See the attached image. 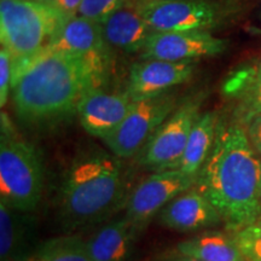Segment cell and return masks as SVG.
Segmentation results:
<instances>
[{"label":"cell","instance_id":"obj_5","mask_svg":"<svg viewBox=\"0 0 261 261\" xmlns=\"http://www.w3.org/2000/svg\"><path fill=\"white\" fill-rule=\"evenodd\" d=\"M70 16L45 0H0V41L14 62L32 58Z\"/></svg>","mask_w":261,"mask_h":261},{"label":"cell","instance_id":"obj_15","mask_svg":"<svg viewBox=\"0 0 261 261\" xmlns=\"http://www.w3.org/2000/svg\"><path fill=\"white\" fill-rule=\"evenodd\" d=\"M38 247L34 213L0 203V261H31Z\"/></svg>","mask_w":261,"mask_h":261},{"label":"cell","instance_id":"obj_13","mask_svg":"<svg viewBox=\"0 0 261 261\" xmlns=\"http://www.w3.org/2000/svg\"><path fill=\"white\" fill-rule=\"evenodd\" d=\"M155 220L163 227L182 233L202 232L223 224L220 214L196 185L169 202Z\"/></svg>","mask_w":261,"mask_h":261},{"label":"cell","instance_id":"obj_16","mask_svg":"<svg viewBox=\"0 0 261 261\" xmlns=\"http://www.w3.org/2000/svg\"><path fill=\"white\" fill-rule=\"evenodd\" d=\"M107 44L103 37L102 25L75 15L70 16L58 31L52 35L48 42L38 55L54 54V52H71L80 55H102L107 56ZM37 56V55H35Z\"/></svg>","mask_w":261,"mask_h":261},{"label":"cell","instance_id":"obj_6","mask_svg":"<svg viewBox=\"0 0 261 261\" xmlns=\"http://www.w3.org/2000/svg\"><path fill=\"white\" fill-rule=\"evenodd\" d=\"M201 104L198 96L177 107L136 156L140 167L152 173L178 168L192 127L201 115Z\"/></svg>","mask_w":261,"mask_h":261},{"label":"cell","instance_id":"obj_22","mask_svg":"<svg viewBox=\"0 0 261 261\" xmlns=\"http://www.w3.org/2000/svg\"><path fill=\"white\" fill-rule=\"evenodd\" d=\"M231 233L233 234L244 259L247 261H261V219Z\"/></svg>","mask_w":261,"mask_h":261},{"label":"cell","instance_id":"obj_24","mask_svg":"<svg viewBox=\"0 0 261 261\" xmlns=\"http://www.w3.org/2000/svg\"><path fill=\"white\" fill-rule=\"evenodd\" d=\"M12 70L14 58L6 48H0V107L4 108L8 103L12 87Z\"/></svg>","mask_w":261,"mask_h":261},{"label":"cell","instance_id":"obj_14","mask_svg":"<svg viewBox=\"0 0 261 261\" xmlns=\"http://www.w3.org/2000/svg\"><path fill=\"white\" fill-rule=\"evenodd\" d=\"M142 233L122 214L97 225L96 230L85 237V243L92 261H132Z\"/></svg>","mask_w":261,"mask_h":261},{"label":"cell","instance_id":"obj_12","mask_svg":"<svg viewBox=\"0 0 261 261\" xmlns=\"http://www.w3.org/2000/svg\"><path fill=\"white\" fill-rule=\"evenodd\" d=\"M135 100L126 92H107L94 87L85 94L76 114L87 133L99 139L107 138L120 126Z\"/></svg>","mask_w":261,"mask_h":261},{"label":"cell","instance_id":"obj_19","mask_svg":"<svg viewBox=\"0 0 261 261\" xmlns=\"http://www.w3.org/2000/svg\"><path fill=\"white\" fill-rule=\"evenodd\" d=\"M174 249L202 261H247L231 232L202 231L179 242Z\"/></svg>","mask_w":261,"mask_h":261},{"label":"cell","instance_id":"obj_28","mask_svg":"<svg viewBox=\"0 0 261 261\" xmlns=\"http://www.w3.org/2000/svg\"><path fill=\"white\" fill-rule=\"evenodd\" d=\"M45 2H50V0H45Z\"/></svg>","mask_w":261,"mask_h":261},{"label":"cell","instance_id":"obj_10","mask_svg":"<svg viewBox=\"0 0 261 261\" xmlns=\"http://www.w3.org/2000/svg\"><path fill=\"white\" fill-rule=\"evenodd\" d=\"M227 46V40L214 37L211 32H154L140 52V60L194 62L219 56Z\"/></svg>","mask_w":261,"mask_h":261},{"label":"cell","instance_id":"obj_23","mask_svg":"<svg viewBox=\"0 0 261 261\" xmlns=\"http://www.w3.org/2000/svg\"><path fill=\"white\" fill-rule=\"evenodd\" d=\"M129 2L130 0H83L76 15L102 23L113 12Z\"/></svg>","mask_w":261,"mask_h":261},{"label":"cell","instance_id":"obj_26","mask_svg":"<svg viewBox=\"0 0 261 261\" xmlns=\"http://www.w3.org/2000/svg\"><path fill=\"white\" fill-rule=\"evenodd\" d=\"M146 261H202V260H198V259H195V257H192V256L185 255V254L178 252L177 249L172 248V249L166 250V252L156 254L155 256L150 257V259Z\"/></svg>","mask_w":261,"mask_h":261},{"label":"cell","instance_id":"obj_8","mask_svg":"<svg viewBox=\"0 0 261 261\" xmlns=\"http://www.w3.org/2000/svg\"><path fill=\"white\" fill-rule=\"evenodd\" d=\"M155 32H211L225 18V9L213 0H135Z\"/></svg>","mask_w":261,"mask_h":261},{"label":"cell","instance_id":"obj_1","mask_svg":"<svg viewBox=\"0 0 261 261\" xmlns=\"http://www.w3.org/2000/svg\"><path fill=\"white\" fill-rule=\"evenodd\" d=\"M106 57L54 52L14 62L11 94L18 119L39 125L76 113L85 94L102 85Z\"/></svg>","mask_w":261,"mask_h":261},{"label":"cell","instance_id":"obj_18","mask_svg":"<svg viewBox=\"0 0 261 261\" xmlns=\"http://www.w3.org/2000/svg\"><path fill=\"white\" fill-rule=\"evenodd\" d=\"M228 97L237 99V122L247 126L261 116V61L237 70L224 85Z\"/></svg>","mask_w":261,"mask_h":261},{"label":"cell","instance_id":"obj_7","mask_svg":"<svg viewBox=\"0 0 261 261\" xmlns=\"http://www.w3.org/2000/svg\"><path fill=\"white\" fill-rule=\"evenodd\" d=\"M177 107V98L171 93L137 100L125 120L103 143L116 158H135Z\"/></svg>","mask_w":261,"mask_h":261},{"label":"cell","instance_id":"obj_20","mask_svg":"<svg viewBox=\"0 0 261 261\" xmlns=\"http://www.w3.org/2000/svg\"><path fill=\"white\" fill-rule=\"evenodd\" d=\"M218 123L219 119L214 112H205L198 116L177 169L197 177L213 149Z\"/></svg>","mask_w":261,"mask_h":261},{"label":"cell","instance_id":"obj_2","mask_svg":"<svg viewBox=\"0 0 261 261\" xmlns=\"http://www.w3.org/2000/svg\"><path fill=\"white\" fill-rule=\"evenodd\" d=\"M196 188L220 214L227 232L261 219V156L240 122H219Z\"/></svg>","mask_w":261,"mask_h":261},{"label":"cell","instance_id":"obj_27","mask_svg":"<svg viewBox=\"0 0 261 261\" xmlns=\"http://www.w3.org/2000/svg\"><path fill=\"white\" fill-rule=\"evenodd\" d=\"M50 3L67 16H75L83 0H50Z\"/></svg>","mask_w":261,"mask_h":261},{"label":"cell","instance_id":"obj_9","mask_svg":"<svg viewBox=\"0 0 261 261\" xmlns=\"http://www.w3.org/2000/svg\"><path fill=\"white\" fill-rule=\"evenodd\" d=\"M197 177L180 169L154 172L130 190L123 215L142 232L169 202L194 187Z\"/></svg>","mask_w":261,"mask_h":261},{"label":"cell","instance_id":"obj_25","mask_svg":"<svg viewBox=\"0 0 261 261\" xmlns=\"http://www.w3.org/2000/svg\"><path fill=\"white\" fill-rule=\"evenodd\" d=\"M247 135L253 148L261 156V116L253 119L247 125Z\"/></svg>","mask_w":261,"mask_h":261},{"label":"cell","instance_id":"obj_11","mask_svg":"<svg viewBox=\"0 0 261 261\" xmlns=\"http://www.w3.org/2000/svg\"><path fill=\"white\" fill-rule=\"evenodd\" d=\"M195 67V62L140 60L130 65L126 92L135 102L168 93L190 80Z\"/></svg>","mask_w":261,"mask_h":261},{"label":"cell","instance_id":"obj_21","mask_svg":"<svg viewBox=\"0 0 261 261\" xmlns=\"http://www.w3.org/2000/svg\"><path fill=\"white\" fill-rule=\"evenodd\" d=\"M31 261H92L85 237L77 233H65L39 244Z\"/></svg>","mask_w":261,"mask_h":261},{"label":"cell","instance_id":"obj_4","mask_svg":"<svg viewBox=\"0 0 261 261\" xmlns=\"http://www.w3.org/2000/svg\"><path fill=\"white\" fill-rule=\"evenodd\" d=\"M44 190V167L34 145L15 136L8 117L2 116L0 203L34 213Z\"/></svg>","mask_w":261,"mask_h":261},{"label":"cell","instance_id":"obj_17","mask_svg":"<svg viewBox=\"0 0 261 261\" xmlns=\"http://www.w3.org/2000/svg\"><path fill=\"white\" fill-rule=\"evenodd\" d=\"M100 25L107 44L127 54H140L155 32L137 9L135 0L113 12Z\"/></svg>","mask_w":261,"mask_h":261},{"label":"cell","instance_id":"obj_3","mask_svg":"<svg viewBox=\"0 0 261 261\" xmlns=\"http://www.w3.org/2000/svg\"><path fill=\"white\" fill-rule=\"evenodd\" d=\"M122 160L90 151L74 160L61 182L57 215L65 233H75L123 212L132 190Z\"/></svg>","mask_w":261,"mask_h":261}]
</instances>
